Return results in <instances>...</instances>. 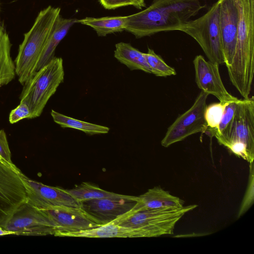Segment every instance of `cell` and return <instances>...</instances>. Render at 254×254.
Returning <instances> with one entry per match:
<instances>
[{"label":"cell","instance_id":"2e32d148","mask_svg":"<svg viewBox=\"0 0 254 254\" xmlns=\"http://www.w3.org/2000/svg\"><path fill=\"white\" fill-rule=\"evenodd\" d=\"M183 204V201L178 197L171 194L159 186L155 187L138 196L133 208L118 220L139 211L165 207L180 208L184 206Z\"/></svg>","mask_w":254,"mask_h":254},{"label":"cell","instance_id":"5bb4252c","mask_svg":"<svg viewBox=\"0 0 254 254\" xmlns=\"http://www.w3.org/2000/svg\"><path fill=\"white\" fill-rule=\"evenodd\" d=\"M40 210L55 224L56 232H78L102 226L80 207L60 206Z\"/></svg>","mask_w":254,"mask_h":254},{"label":"cell","instance_id":"9a60e30c","mask_svg":"<svg viewBox=\"0 0 254 254\" xmlns=\"http://www.w3.org/2000/svg\"><path fill=\"white\" fill-rule=\"evenodd\" d=\"M219 25L225 64L228 67L232 63L235 51L239 12L235 0H219Z\"/></svg>","mask_w":254,"mask_h":254},{"label":"cell","instance_id":"1f68e13d","mask_svg":"<svg viewBox=\"0 0 254 254\" xmlns=\"http://www.w3.org/2000/svg\"><path fill=\"white\" fill-rule=\"evenodd\" d=\"M7 235H14L13 232L7 231L3 228L0 227V236Z\"/></svg>","mask_w":254,"mask_h":254},{"label":"cell","instance_id":"cb8c5ba5","mask_svg":"<svg viewBox=\"0 0 254 254\" xmlns=\"http://www.w3.org/2000/svg\"><path fill=\"white\" fill-rule=\"evenodd\" d=\"M239 100L238 98L228 102L225 106L223 115L217 128L213 132L218 142L225 146L232 131L235 115Z\"/></svg>","mask_w":254,"mask_h":254},{"label":"cell","instance_id":"8992f818","mask_svg":"<svg viewBox=\"0 0 254 254\" xmlns=\"http://www.w3.org/2000/svg\"><path fill=\"white\" fill-rule=\"evenodd\" d=\"M220 2L218 0L204 15L189 20L181 27L183 31L200 45L209 61L225 64L219 25Z\"/></svg>","mask_w":254,"mask_h":254},{"label":"cell","instance_id":"30bf717a","mask_svg":"<svg viewBox=\"0 0 254 254\" xmlns=\"http://www.w3.org/2000/svg\"><path fill=\"white\" fill-rule=\"evenodd\" d=\"M4 229L25 236H54L56 231L55 224L47 215L26 202L15 211Z\"/></svg>","mask_w":254,"mask_h":254},{"label":"cell","instance_id":"277c9868","mask_svg":"<svg viewBox=\"0 0 254 254\" xmlns=\"http://www.w3.org/2000/svg\"><path fill=\"white\" fill-rule=\"evenodd\" d=\"M64 75L62 58L54 57L23 85L20 102L29 106L31 119L41 116L48 101L63 82Z\"/></svg>","mask_w":254,"mask_h":254},{"label":"cell","instance_id":"4316f807","mask_svg":"<svg viewBox=\"0 0 254 254\" xmlns=\"http://www.w3.org/2000/svg\"><path fill=\"white\" fill-rule=\"evenodd\" d=\"M248 187L238 213V217L243 215L252 206L254 202V162L250 163Z\"/></svg>","mask_w":254,"mask_h":254},{"label":"cell","instance_id":"e0dca14e","mask_svg":"<svg viewBox=\"0 0 254 254\" xmlns=\"http://www.w3.org/2000/svg\"><path fill=\"white\" fill-rule=\"evenodd\" d=\"M54 236L85 238L144 237L142 231L139 229L121 226L113 222L98 227L78 232H56Z\"/></svg>","mask_w":254,"mask_h":254},{"label":"cell","instance_id":"ffe728a7","mask_svg":"<svg viewBox=\"0 0 254 254\" xmlns=\"http://www.w3.org/2000/svg\"><path fill=\"white\" fill-rule=\"evenodd\" d=\"M11 47L9 36L0 20V88L10 82L16 75Z\"/></svg>","mask_w":254,"mask_h":254},{"label":"cell","instance_id":"8fae6325","mask_svg":"<svg viewBox=\"0 0 254 254\" xmlns=\"http://www.w3.org/2000/svg\"><path fill=\"white\" fill-rule=\"evenodd\" d=\"M20 176L24 184L28 204L39 209L66 206L80 207V203L59 187H51L31 180L21 172Z\"/></svg>","mask_w":254,"mask_h":254},{"label":"cell","instance_id":"484cf974","mask_svg":"<svg viewBox=\"0 0 254 254\" xmlns=\"http://www.w3.org/2000/svg\"><path fill=\"white\" fill-rule=\"evenodd\" d=\"M145 56L151 69L152 74L159 77H166L176 74L175 68L168 65L152 49L148 48L147 53H145Z\"/></svg>","mask_w":254,"mask_h":254},{"label":"cell","instance_id":"3957f363","mask_svg":"<svg viewBox=\"0 0 254 254\" xmlns=\"http://www.w3.org/2000/svg\"><path fill=\"white\" fill-rule=\"evenodd\" d=\"M61 8L51 5L38 13L31 29L24 34L14 61L15 74L24 85L37 71L42 52L54 27Z\"/></svg>","mask_w":254,"mask_h":254},{"label":"cell","instance_id":"d6986e66","mask_svg":"<svg viewBox=\"0 0 254 254\" xmlns=\"http://www.w3.org/2000/svg\"><path fill=\"white\" fill-rule=\"evenodd\" d=\"M114 51L115 58L129 69L140 70L152 73L145 56V53L139 51L130 44L120 42L116 44Z\"/></svg>","mask_w":254,"mask_h":254},{"label":"cell","instance_id":"6da1fadb","mask_svg":"<svg viewBox=\"0 0 254 254\" xmlns=\"http://www.w3.org/2000/svg\"><path fill=\"white\" fill-rule=\"evenodd\" d=\"M204 7L199 0H153L148 7L127 16L125 30L136 38L180 30Z\"/></svg>","mask_w":254,"mask_h":254},{"label":"cell","instance_id":"f546056e","mask_svg":"<svg viewBox=\"0 0 254 254\" xmlns=\"http://www.w3.org/2000/svg\"><path fill=\"white\" fill-rule=\"evenodd\" d=\"M102 5L108 9H115L120 7L127 5H132L136 7L133 0H99Z\"/></svg>","mask_w":254,"mask_h":254},{"label":"cell","instance_id":"44dd1931","mask_svg":"<svg viewBox=\"0 0 254 254\" xmlns=\"http://www.w3.org/2000/svg\"><path fill=\"white\" fill-rule=\"evenodd\" d=\"M127 16H107L100 18L86 17L77 19L76 23L92 27L99 36L125 30Z\"/></svg>","mask_w":254,"mask_h":254},{"label":"cell","instance_id":"4dcf8cb0","mask_svg":"<svg viewBox=\"0 0 254 254\" xmlns=\"http://www.w3.org/2000/svg\"><path fill=\"white\" fill-rule=\"evenodd\" d=\"M136 4V8L141 9L145 6L144 0H133Z\"/></svg>","mask_w":254,"mask_h":254},{"label":"cell","instance_id":"7402d4cb","mask_svg":"<svg viewBox=\"0 0 254 254\" xmlns=\"http://www.w3.org/2000/svg\"><path fill=\"white\" fill-rule=\"evenodd\" d=\"M79 203L85 200L105 198H130L132 195L116 193L104 190L90 183L83 182L71 189H64Z\"/></svg>","mask_w":254,"mask_h":254},{"label":"cell","instance_id":"5b68a950","mask_svg":"<svg viewBox=\"0 0 254 254\" xmlns=\"http://www.w3.org/2000/svg\"><path fill=\"white\" fill-rule=\"evenodd\" d=\"M197 205L180 208H162L137 211L113 222L140 230L144 237H156L173 234L177 222Z\"/></svg>","mask_w":254,"mask_h":254},{"label":"cell","instance_id":"603a6c76","mask_svg":"<svg viewBox=\"0 0 254 254\" xmlns=\"http://www.w3.org/2000/svg\"><path fill=\"white\" fill-rule=\"evenodd\" d=\"M51 116L54 121L63 128H71L81 130L89 135L105 134L110 128L106 126L77 120L52 110Z\"/></svg>","mask_w":254,"mask_h":254},{"label":"cell","instance_id":"d4e9b609","mask_svg":"<svg viewBox=\"0 0 254 254\" xmlns=\"http://www.w3.org/2000/svg\"><path fill=\"white\" fill-rule=\"evenodd\" d=\"M228 102H219L206 106L204 112V118L207 125L206 134L212 136L213 132L218 127Z\"/></svg>","mask_w":254,"mask_h":254},{"label":"cell","instance_id":"9c48e42d","mask_svg":"<svg viewBox=\"0 0 254 254\" xmlns=\"http://www.w3.org/2000/svg\"><path fill=\"white\" fill-rule=\"evenodd\" d=\"M208 95L201 91L192 106L178 117L168 127L161 142L162 146L168 147L193 134L205 133L207 125L204 118V112Z\"/></svg>","mask_w":254,"mask_h":254},{"label":"cell","instance_id":"4fadbf2b","mask_svg":"<svg viewBox=\"0 0 254 254\" xmlns=\"http://www.w3.org/2000/svg\"><path fill=\"white\" fill-rule=\"evenodd\" d=\"M195 82L198 87L207 94L216 97L220 102L235 100L225 88L219 70V64L207 61L201 55L196 56L193 61Z\"/></svg>","mask_w":254,"mask_h":254},{"label":"cell","instance_id":"f1b7e54d","mask_svg":"<svg viewBox=\"0 0 254 254\" xmlns=\"http://www.w3.org/2000/svg\"><path fill=\"white\" fill-rule=\"evenodd\" d=\"M0 160L11 166H15L11 161V152L3 129H0Z\"/></svg>","mask_w":254,"mask_h":254},{"label":"cell","instance_id":"83f0119b","mask_svg":"<svg viewBox=\"0 0 254 254\" xmlns=\"http://www.w3.org/2000/svg\"><path fill=\"white\" fill-rule=\"evenodd\" d=\"M24 119H31L30 109L26 103L20 102V104L11 111L9 115V122L13 124Z\"/></svg>","mask_w":254,"mask_h":254},{"label":"cell","instance_id":"ac0fdd59","mask_svg":"<svg viewBox=\"0 0 254 254\" xmlns=\"http://www.w3.org/2000/svg\"><path fill=\"white\" fill-rule=\"evenodd\" d=\"M76 21L77 19L64 18L59 15L42 52L37 64V71L55 57V52L57 47L66 36L70 27L76 23Z\"/></svg>","mask_w":254,"mask_h":254},{"label":"cell","instance_id":"7c38bea8","mask_svg":"<svg viewBox=\"0 0 254 254\" xmlns=\"http://www.w3.org/2000/svg\"><path fill=\"white\" fill-rule=\"evenodd\" d=\"M137 196L130 198L94 199L80 202V207L100 225L114 222L129 213L137 203Z\"/></svg>","mask_w":254,"mask_h":254},{"label":"cell","instance_id":"ba28073f","mask_svg":"<svg viewBox=\"0 0 254 254\" xmlns=\"http://www.w3.org/2000/svg\"><path fill=\"white\" fill-rule=\"evenodd\" d=\"M20 170L0 160V227L5 228L15 211L27 201Z\"/></svg>","mask_w":254,"mask_h":254},{"label":"cell","instance_id":"7a4b0ae2","mask_svg":"<svg viewBox=\"0 0 254 254\" xmlns=\"http://www.w3.org/2000/svg\"><path fill=\"white\" fill-rule=\"evenodd\" d=\"M239 17L237 43L230 80L244 99L251 94L254 72V0H235Z\"/></svg>","mask_w":254,"mask_h":254},{"label":"cell","instance_id":"52a82bcc","mask_svg":"<svg viewBox=\"0 0 254 254\" xmlns=\"http://www.w3.org/2000/svg\"><path fill=\"white\" fill-rule=\"evenodd\" d=\"M232 153L251 163L254 159V100L240 99L233 128L225 146Z\"/></svg>","mask_w":254,"mask_h":254}]
</instances>
